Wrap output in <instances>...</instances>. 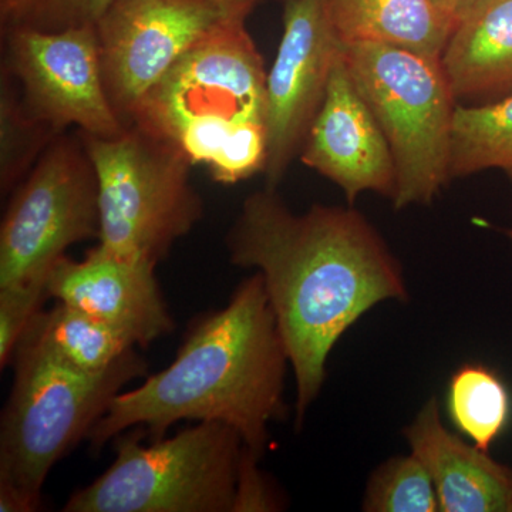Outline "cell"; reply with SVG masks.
<instances>
[{
    "label": "cell",
    "instance_id": "1",
    "mask_svg": "<svg viewBox=\"0 0 512 512\" xmlns=\"http://www.w3.org/2000/svg\"><path fill=\"white\" fill-rule=\"evenodd\" d=\"M227 249L232 265L264 279L295 375L301 429L336 343L379 303L410 301L403 266L362 212L315 204L296 214L266 187L242 204Z\"/></svg>",
    "mask_w": 512,
    "mask_h": 512
},
{
    "label": "cell",
    "instance_id": "2",
    "mask_svg": "<svg viewBox=\"0 0 512 512\" xmlns=\"http://www.w3.org/2000/svg\"><path fill=\"white\" fill-rule=\"evenodd\" d=\"M289 356L259 272L237 286L225 308L192 323L171 365L121 392L90 430L94 453L119 434L143 429L165 437L180 421H218L238 431L259 458L269 424L288 417Z\"/></svg>",
    "mask_w": 512,
    "mask_h": 512
},
{
    "label": "cell",
    "instance_id": "3",
    "mask_svg": "<svg viewBox=\"0 0 512 512\" xmlns=\"http://www.w3.org/2000/svg\"><path fill=\"white\" fill-rule=\"evenodd\" d=\"M247 15L224 20L188 50L141 100L136 126L232 185L264 173L266 70Z\"/></svg>",
    "mask_w": 512,
    "mask_h": 512
},
{
    "label": "cell",
    "instance_id": "4",
    "mask_svg": "<svg viewBox=\"0 0 512 512\" xmlns=\"http://www.w3.org/2000/svg\"><path fill=\"white\" fill-rule=\"evenodd\" d=\"M12 393L0 423V511L42 507L50 470L109 410L123 387L147 377V362L133 350L99 375L80 372L47 350L19 340L13 352Z\"/></svg>",
    "mask_w": 512,
    "mask_h": 512
},
{
    "label": "cell",
    "instance_id": "5",
    "mask_svg": "<svg viewBox=\"0 0 512 512\" xmlns=\"http://www.w3.org/2000/svg\"><path fill=\"white\" fill-rule=\"evenodd\" d=\"M143 429L114 439L116 458L64 512H232L244 441L218 421H198L144 443Z\"/></svg>",
    "mask_w": 512,
    "mask_h": 512
},
{
    "label": "cell",
    "instance_id": "6",
    "mask_svg": "<svg viewBox=\"0 0 512 512\" xmlns=\"http://www.w3.org/2000/svg\"><path fill=\"white\" fill-rule=\"evenodd\" d=\"M342 55L392 150L397 175L394 210L430 205L450 181L457 107L440 60L365 42L342 45Z\"/></svg>",
    "mask_w": 512,
    "mask_h": 512
},
{
    "label": "cell",
    "instance_id": "7",
    "mask_svg": "<svg viewBox=\"0 0 512 512\" xmlns=\"http://www.w3.org/2000/svg\"><path fill=\"white\" fill-rule=\"evenodd\" d=\"M80 136L99 183V244L158 264L204 214L190 160L136 126L116 137Z\"/></svg>",
    "mask_w": 512,
    "mask_h": 512
},
{
    "label": "cell",
    "instance_id": "8",
    "mask_svg": "<svg viewBox=\"0 0 512 512\" xmlns=\"http://www.w3.org/2000/svg\"><path fill=\"white\" fill-rule=\"evenodd\" d=\"M99 237L96 170L80 133L60 134L13 190L0 228V286L49 274L72 245Z\"/></svg>",
    "mask_w": 512,
    "mask_h": 512
},
{
    "label": "cell",
    "instance_id": "9",
    "mask_svg": "<svg viewBox=\"0 0 512 512\" xmlns=\"http://www.w3.org/2000/svg\"><path fill=\"white\" fill-rule=\"evenodd\" d=\"M252 10L237 0H114L96 32L104 87L124 126L195 43L224 20Z\"/></svg>",
    "mask_w": 512,
    "mask_h": 512
},
{
    "label": "cell",
    "instance_id": "10",
    "mask_svg": "<svg viewBox=\"0 0 512 512\" xmlns=\"http://www.w3.org/2000/svg\"><path fill=\"white\" fill-rule=\"evenodd\" d=\"M8 72L26 109L57 134L70 126L104 138L126 130L104 87L96 25L62 32L9 26Z\"/></svg>",
    "mask_w": 512,
    "mask_h": 512
},
{
    "label": "cell",
    "instance_id": "11",
    "mask_svg": "<svg viewBox=\"0 0 512 512\" xmlns=\"http://www.w3.org/2000/svg\"><path fill=\"white\" fill-rule=\"evenodd\" d=\"M284 33L266 74V188L276 190L325 99L342 52L329 0H284Z\"/></svg>",
    "mask_w": 512,
    "mask_h": 512
},
{
    "label": "cell",
    "instance_id": "12",
    "mask_svg": "<svg viewBox=\"0 0 512 512\" xmlns=\"http://www.w3.org/2000/svg\"><path fill=\"white\" fill-rule=\"evenodd\" d=\"M156 262L97 245L82 261L64 255L47 279L49 298L106 323L138 348L170 335L174 320L156 276Z\"/></svg>",
    "mask_w": 512,
    "mask_h": 512
},
{
    "label": "cell",
    "instance_id": "13",
    "mask_svg": "<svg viewBox=\"0 0 512 512\" xmlns=\"http://www.w3.org/2000/svg\"><path fill=\"white\" fill-rule=\"evenodd\" d=\"M306 167L338 185L349 204L375 192L393 200L396 165L387 138L357 90L342 52L333 64L322 106L301 153Z\"/></svg>",
    "mask_w": 512,
    "mask_h": 512
},
{
    "label": "cell",
    "instance_id": "14",
    "mask_svg": "<svg viewBox=\"0 0 512 512\" xmlns=\"http://www.w3.org/2000/svg\"><path fill=\"white\" fill-rule=\"evenodd\" d=\"M403 434L410 453L429 471L441 512H512V468L451 433L436 396Z\"/></svg>",
    "mask_w": 512,
    "mask_h": 512
},
{
    "label": "cell",
    "instance_id": "15",
    "mask_svg": "<svg viewBox=\"0 0 512 512\" xmlns=\"http://www.w3.org/2000/svg\"><path fill=\"white\" fill-rule=\"evenodd\" d=\"M456 99L512 93V0H476L440 57Z\"/></svg>",
    "mask_w": 512,
    "mask_h": 512
},
{
    "label": "cell",
    "instance_id": "16",
    "mask_svg": "<svg viewBox=\"0 0 512 512\" xmlns=\"http://www.w3.org/2000/svg\"><path fill=\"white\" fill-rule=\"evenodd\" d=\"M342 45L382 43L440 60L460 16L440 0H329Z\"/></svg>",
    "mask_w": 512,
    "mask_h": 512
},
{
    "label": "cell",
    "instance_id": "17",
    "mask_svg": "<svg viewBox=\"0 0 512 512\" xmlns=\"http://www.w3.org/2000/svg\"><path fill=\"white\" fill-rule=\"evenodd\" d=\"M19 340L33 343L80 372L99 375L137 346L123 333L63 302L42 309Z\"/></svg>",
    "mask_w": 512,
    "mask_h": 512
},
{
    "label": "cell",
    "instance_id": "18",
    "mask_svg": "<svg viewBox=\"0 0 512 512\" xmlns=\"http://www.w3.org/2000/svg\"><path fill=\"white\" fill-rule=\"evenodd\" d=\"M500 170L512 183V93L483 106H457L451 128V178Z\"/></svg>",
    "mask_w": 512,
    "mask_h": 512
},
{
    "label": "cell",
    "instance_id": "19",
    "mask_svg": "<svg viewBox=\"0 0 512 512\" xmlns=\"http://www.w3.org/2000/svg\"><path fill=\"white\" fill-rule=\"evenodd\" d=\"M447 410L461 434L474 446L490 451L510 423L511 393L504 380L483 365H464L448 383Z\"/></svg>",
    "mask_w": 512,
    "mask_h": 512
},
{
    "label": "cell",
    "instance_id": "20",
    "mask_svg": "<svg viewBox=\"0 0 512 512\" xmlns=\"http://www.w3.org/2000/svg\"><path fill=\"white\" fill-rule=\"evenodd\" d=\"M9 76L8 72L0 96V184L3 194L22 183L46 148L60 136L26 109L23 97L18 96Z\"/></svg>",
    "mask_w": 512,
    "mask_h": 512
},
{
    "label": "cell",
    "instance_id": "21",
    "mask_svg": "<svg viewBox=\"0 0 512 512\" xmlns=\"http://www.w3.org/2000/svg\"><path fill=\"white\" fill-rule=\"evenodd\" d=\"M362 510L366 512H439L429 471L413 453L384 461L370 474Z\"/></svg>",
    "mask_w": 512,
    "mask_h": 512
},
{
    "label": "cell",
    "instance_id": "22",
    "mask_svg": "<svg viewBox=\"0 0 512 512\" xmlns=\"http://www.w3.org/2000/svg\"><path fill=\"white\" fill-rule=\"evenodd\" d=\"M50 274V272H49ZM49 274L35 276L18 284L0 286V367L12 362L13 352L30 320L42 311L49 298Z\"/></svg>",
    "mask_w": 512,
    "mask_h": 512
},
{
    "label": "cell",
    "instance_id": "23",
    "mask_svg": "<svg viewBox=\"0 0 512 512\" xmlns=\"http://www.w3.org/2000/svg\"><path fill=\"white\" fill-rule=\"evenodd\" d=\"M114 0H37L23 25L45 32L96 25ZM20 25V23H19Z\"/></svg>",
    "mask_w": 512,
    "mask_h": 512
},
{
    "label": "cell",
    "instance_id": "24",
    "mask_svg": "<svg viewBox=\"0 0 512 512\" xmlns=\"http://www.w3.org/2000/svg\"><path fill=\"white\" fill-rule=\"evenodd\" d=\"M259 458L256 454L242 447L239 460L237 493H235L234 511H279L278 497L274 494L268 478L259 470Z\"/></svg>",
    "mask_w": 512,
    "mask_h": 512
},
{
    "label": "cell",
    "instance_id": "25",
    "mask_svg": "<svg viewBox=\"0 0 512 512\" xmlns=\"http://www.w3.org/2000/svg\"><path fill=\"white\" fill-rule=\"evenodd\" d=\"M37 0H2V19L6 25L15 26L28 18Z\"/></svg>",
    "mask_w": 512,
    "mask_h": 512
},
{
    "label": "cell",
    "instance_id": "26",
    "mask_svg": "<svg viewBox=\"0 0 512 512\" xmlns=\"http://www.w3.org/2000/svg\"><path fill=\"white\" fill-rule=\"evenodd\" d=\"M440 2L461 16L476 0H440Z\"/></svg>",
    "mask_w": 512,
    "mask_h": 512
},
{
    "label": "cell",
    "instance_id": "27",
    "mask_svg": "<svg viewBox=\"0 0 512 512\" xmlns=\"http://www.w3.org/2000/svg\"><path fill=\"white\" fill-rule=\"evenodd\" d=\"M237 2L245 3V5L252 6V8H255L256 5H258L259 0H237Z\"/></svg>",
    "mask_w": 512,
    "mask_h": 512
},
{
    "label": "cell",
    "instance_id": "28",
    "mask_svg": "<svg viewBox=\"0 0 512 512\" xmlns=\"http://www.w3.org/2000/svg\"><path fill=\"white\" fill-rule=\"evenodd\" d=\"M503 234L512 242V228L503 229Z\"/></svg>",
    "mask_w": 512,
    "mask_h": 512
}]
</instances>
